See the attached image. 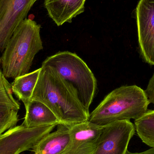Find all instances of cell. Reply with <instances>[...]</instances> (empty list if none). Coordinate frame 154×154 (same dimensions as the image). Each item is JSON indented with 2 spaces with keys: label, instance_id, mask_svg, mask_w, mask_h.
I'll list each match as a JSON object with an SVG mask.
<instances>
[{
  "label": "cell",
  "instance_id": "12",
  "mask_svg": "<svg viewBox=\"0 0 154 154\" xmlns=\"http://www.w3.org/2000/svg\"><path fill=\"white\" fill-rule=\"evenodd\" d=\"M71 139L69 127L59 124L56 131L49 133L31 149L34 154H60Z\"/></svg>",
  "mask_w": 154,
  "mask_h": 154
},
{
  "label": "cell",
  "instance_id": "10",
  "mask_svg": "<svg viewBox=\"0 0 154 154\" xmlns=\"http://www.w3.org/2000/svg\"><path fill=\"white\" fill-rule=\"evenodd\" d=\"M20 104L13 96L11 86L2 72L0 60V136L19 121Z\"/></svg>",
  "mask_w": 154,
  "mask_h": 154
},
{
  "label": "cell",
  "instance_id": "1",
  "mask_svg": "<svg viewBox=\"0 0 154 154\" xmlns=\"http://www.w3.org/2000/svg\"><path fill=\"white\" fill-rule=\"evenodd\" d=\"M31 100L45 104L61 125L71 127L89 120V110L80 100L76 89L52 67L42 65Z\"/></svg>",
  "mask_w": 154,
  "mask_h": 154
},
{
  "label": "cell",
  "instance_id": "8",
  "mask_svg": "<svg viewBox=\"0 0 154 154\" xmlns=\"http://www.w3.org/2000/svg\"><path fill=\"white\" fill-rule=\"evenodd\" d=\"M38 0H0V51Z\"/></svg>",
  "mask_w": 154,
  "mask_h": 154
},
{
  "label": "cell",
  "instance_id": "17",
  "mask_svg": "<svg viewBox=\"0 0 154 154\" xmlns=\"http://www.w3.org/2000/svg\"><path fill=\"white\" fill-rule=\"evenodd\" d=\"M126 154H154V148L151 147L150 149L141 152H131L128 151Z\"/></svg>",
  "mask_w": 154,
  "mask_h": 154
},
{
  "label": "cell",
  "instance_id": "7",
  "mask_svg": "<svg viewBox=\"0 0 154 154\" xmlns=\"http://www.w3.org/2000/svg\"><path fill=\"white\" fill-rule=\"evenodd\" d=\"M136 16L140 56L144 62L154 66V0H140Z\"/></svg>",
  "mask_w": 154,
  "mask_h": 154
},
{
  "label": "cell",
  "instance_id": "5",
  "mask_svg": "<svg viewBox=\"0 0 154 154\" xmlns=\"http://www.w3.org/2000/svg\"><path fill=\"white\" fill-rule=\"evenodd\" d=\"M57 125L27 128L21 125L10 128L0 136V154H20L32 149Z\"/></svg>",
  "mask_w": 154,
  "mask_h": 154
},
{
  "label": "cell",
  "instance_id": "13",
  "mask_svg": "<svg viewBox=\"0 0 154 154\" xmlns=\"http://www.w3.org/2000/svg\"><path fill=\"white\" fill-rule=\"evenodd\" d=\"M25 108L26 115L22 125L27 128L60 124L52 111L40 101L31 100Z\"/></svg>",
  "mask_w": 154,
  "mask_h": 154
},
{
  "label": "cell",
  "instance_id": "4",
  "mask_svg": "<svg viewBox=\"0 0 154 154\" xmlns=\"http://www.w3.org/2000/svg\"><path fill=\"white\" fill-rule=\"evenodd\" d=\"M54 68L76 90L80 100L89 110L96 94L97 80L90 69L75 53L59 51L48 57L42 65Z\"/></svg>",
  "mask_w": 154,
  "mask_h": 154
},
{
  "label": "cell",
  "instance_id": "14",
  "mask_svg": "<svg viewBox=\"0 0 154 154\" xmlns=\"http://www.w3.org/2000/svg\"><path fill=\"white\" fill-rule=\"evenodd\" d=\"M40 68L17 77L11 84L13 93L22 100L26 106L31 100L33 91L38 82Z\"/></svg>",
  "mask_w": 154,
  "mask_h": 154
},
{
  "label": "cell",
  "instance_id": "15",
  "mask_svg": "<svg viewBox=\"0 0 154 154\" xmlns=\"http://www.w3.org/2000/svg\"><path fill=\"white\" fill-rule=\"evenodd\" d=\"M134 125L142 142L154 148V109H147L141 117L135 120Z\"/></svg>",
  "mask_w": 154,
  "mask_h": 154
},
{
  "label": "cell",
  "instance_id": "11",
  "mask_svg": "<svg viewBox=\"0 0 154 154\" xmlns=\"http://www.w3.org/2000/svg\"><path fill=\"white\" fill-rule=\"evenodd\" d=\"M86 0H44V6L49 15L57 26L72 19L84 12Z\"/></svg>",
  "mask_w": 154,
  "mask_h": 154
},
{
  "label": "cell",
  "instance_id": "2",
  "mask_svg": "<svg viewBox=\"0 0 154 154\" xmlns=\"http://www.w3.org/2000/svg\"><path fill=\"white\" fill-rule=\"evenodd\" d=\"M40 29V24L27 18L17 27L0 57L6 79H15L29 73L35 56L43 48Z\"/></svg>",
  "mask_w": 154,
  "mask_h": 154
},
{
  "label": "cell",
  "instance_id": "16",
  "mask_svg": "<svg viewBox=\"0 0 154 154\" xmlns=\"http://www.w3.org/2000/svg\"><path fill=\"white\" fill-rule=\"evenodd\" d=\"M144 91L150 103L154 105V73L150 79L147 88Z\"/></svg>",
  "mask_w": 154,
  "mask_h": 154
},
{
  "label": "cell",
  "instance_id": "3",
  "mask_svg": "<svg viewBox=\"0 0 154 154\" xmlns=\"http://www.w3.org/2000/svg\"><path fill=\"white\" fill-rule=\"evenodd\" d=\"M150 102L144 91L137 85H125L109 92L90 115L88 121L106 125L120 120H135L148 109Z\"/></svg>",
  "mask_w": 154,
  "mask_h": 154
},
{
  "label": "cell",
  "instance_id": "6",
  "mask_svg": "<svg viewBox=\"0 0 154 154\" xmlns=\"http://www.w3.org/2000/svg\"><path fill=\"white\" fill-rule=\"evenodd\" d=\"M135 131L134 125L129 120L115 121L103 126L93 154H126Z\"/></svg>",
  "mask_w": 154,
  "mask_h": 154
},
{
  "label": "cell",
  "instance_id": "9",
  "mask_svg": "<svg viewBox=\"0 0 154 154\" xmlns=\"http://www.w3.org/2000/svg\"><path fill=\"white\" fill-rule=\"evenodd\" d=\"M102 126L89 121L69 127L71 139L60 154H93Z\"/></svg>",
  "mask_w": 154,
  "mask_h": 154
}]
</instances>
